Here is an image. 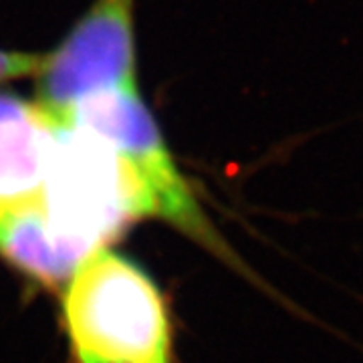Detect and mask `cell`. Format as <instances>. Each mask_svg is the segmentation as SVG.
Masks as SVG:
<instances>
[{"label":"cell","instance_id":"obj_1","mask_svg":"<svg viewBox=\"0 0 363 363\" xmlns=\"http://www.w3.org/2000/svg\"><path fill=\"white\" fill-rule=\"evenodd\" d=\"M63 323L77 363H172L164 298L133 262L99 248L71 274Z\"/></svg>","mask_w":363,"mask_h":363},{"label":"cell","instance_id":"obj_2","mask_svg":"<svg viewBox=\"0 0 363 363\" xmlns=\"http://www.w3.org/2000/svg\"><path fill=\"white\" fill-rule=\"evenodd\" d=\"M57 242L81 264L128 222L154 216L143 184L95 133L57 123L40 196Z\"/></svg>","mask_w":363,"mask_h":363},{"label":"cell","instance_id":"obj_3","mask_svg":"<svg viewBox=\"0 0 363 363\" xmlns=\"http://www.w3.org/2000/svg\"><path fill=\"white\" fill-rule=\"evenodd\" d=\"M55 123L87 130L109 143L143 184L154 206V216L198 238L222 259L230 260L238 271L260 283L208 224L138 87L85 97Z\"/></svg>","mask_w":363,"mask_h":363},{"label":"cell","instance_id":"obj_4","mask_svg":"<svg viewBox=\"0 0 363 363\" xmlns=\"http://www.w3.org/2000/svg\"><path fill=\"white\" fill-rule=\"evenodd\" d=\"M133 4L95 0L63 43L43 55L35 101L52 121L95 93L138 87Z\"/></svg>","mask_w":363,"mask_h":363},{"label":"cell","instance_id":"obj_5","mask_svg":"<svg viewBox=\"0 0 363 363\" xmlns=\"http://www.w3.org/2000/svg\"><path fill=\"white\" fill-rule=\"evenodd\" d=\"M55 131L37 101L0 93V216L40 200Z\"/></svg>","mask_w":363,"mask_h":363},{"label":"cell","instance_id":"obj_6","mask_svg":"<svg viewBox=\"0 0 363 363\" xmlns=\"http://www.w3.org/2000/svg\"><path fill=\"white\" fill-rule=\"evenodd\" d=\"M40 61H43V55L21 51H2L0 49V83L37 73L40 67Z\"/></svg>","mask_w":363,"mask_h":363}]
</instances>
